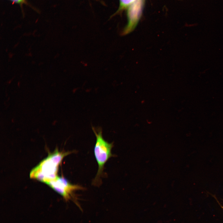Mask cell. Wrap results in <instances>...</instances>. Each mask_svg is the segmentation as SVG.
<instances>
[{
    "mask_svg": "<svg viewBox=\"0 0 223 223\" xmlns=\"http://www.w3.org/2000/svg\"><path fill=\"white\" fill-rule=\"evenodd\" d=\"M72 152H59L57 150L50 154L32 171L30 176L46 183L55 179L58 167L64 157Z\"/></svg>",
    "mask_w": 223,
    "mask_h": 223,
    "instance_id": "1",
    "label": "cell"
},
{
    "mask_svg": "<svg viewBox=\"0 0 223 223\" xmlns=\"http://www.w3.org/2000/svg\"><path fill=\"white\" fill-rule=\"evenodd\" d=\"M92 129L96 137L94 152L98 166V171L92 183L94 186H98L101 183V178L105 164L110 158L113 156L111 152L113 145L103 139L101 129L92 127Z\"/></svg>",
    "mask_w": 223,
    "mask_h": 223,
    "instance_id": "2",
    "label": "cell"
},
{
    "mask_svg": "<svg viewBox=\"0 0 223 223\" xmlns=\"http://www.w3.org/2000/svg\"><path fill=\"white\" fill-rule=\"evenodd\" d=\"M62 196L67 201L73 197L74 191L84 189L82 186L70 183L65 178L57 177L55 179L46 183Z\"/></svg>",
    "mask_w": 223,
    "mask_h": 223,
    "instance_id": "3",
    "label": "cell"
},
{
    "mask_svg": "<svg viewBox=\"0 0 223 223\" xmlns=\"http://www.w3.org/2000/svg\"><path fill=\"white\" fill-rule=\"evenodd\" d=\"M142 5V0H136L128 8V23L123 32V34L132 31L137 24L140 18Z\"/></svg>",
    "mask_w": 223,
    "mask_h": 223,
    "instance_id": "4",
    "label": "cell"
},
{
    "mask_svg": "<svg viewBox=\"0 0 223 223\" xmlns=\"http://www.w3.org/2000/svg\"><path fill=\"white\" fill-rule=\"evenodd\" d=\"M136 0H120L119 10H122L130 6Z\"/></svg>",
    "mask_w": 223,
    "mask_h": 223,
    "instance_id": "5",
    "label": "cell"
},
{
    "mask_svg": "<svg viewBox=\"0 0 223 223\" xmlns=\"http://www.w3.org/2000/svg\"><path fill=\"white\" fill-rule=\"evenodd\" d=\"M13 2L15 3H20L22 2L24 0H11Z\"/></svg>",
    "mask_w": 223,
    "mask_h": 223,
    "instance_id": "6",
    "label": "cell"
}]
</instances>
